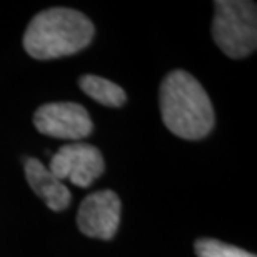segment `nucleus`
Returning <instances> with one entry per match:
<instances>
[{
  "label": "nucleus",
  "mask_w": 257,
  "mask_h": 257,
  "mask_svg": "<svg viewBox=\"0 0 257 257\" xmlns=\"http://www.w3.org/2000/svg\"><path fill=\"white\" fill-rule=\"evenodd\" d=\"M34 125L44 136L62 141H82L92 134V120L85 107L75 102H54L39 107Z\"/></svg>",
  "instance_id": "5"
},
{
  "label": "nucleus",
  "mask_w": 257,
  "mask_h": 257,
  "mask_svg": "<svg viewBox=\"0 0 257 257\" xmlns=\"http://www.w3.org/2000/svg\"><path fill=\"white\" fill-rule=\"evenodd\" d=\"M79 85L90 99H94L95 102L107 107H120L124 105L127 99L125 92L120 85L104 79V77H97L90 74L82 75L79 79Z\"/></svg>",
  "instance_id": "8"
},
{
  "label": "nucleus",
  "mask_w": 257,
  "mask_h": 257,
  "mask_svg": "<svg viewBox=\"0 0 257 257\" xmlns=\"http://www.w3.org/2000/svg\"><path fill=\"white\" fill-rule=\"evenodd\" d=\"M194 250L197 257H255L247 250L235 247V245L224 244L215 239H199L195 240Z\"/></svg>",
  "instance_id": "9"
},
{
  "label": "nucleus",
  "mask_w": 257,
  "mask_h": 257,
  "mask_svg": "<svg viewBox=\"0 0 257 257\" xmlns=\"http://www.w3.org/2000/svg\"><path fill=\"white\" fill-rule=\"evenodd\" d=\"M94 37V25L82 12L54 7L37 14L24 34V49L37 60H52L84 50Z\"/></svg>",
  "instance_id": "2"
},
{
  "label": "nucleus",
  "mask_w": 257,
  "mask_h": 257,
  "mask_svg": "<svg viewBox=\"0 0 257 257\" xmlns=\"http://www.w3.org/2000/svg\"><path fill=\"white\" fill-rule=\"evenodd\" d=\"M24 167L32 191L44 200L49 209L60 212L69 207L72 194L65 184L49 171V167H45L39 159L34 157H29Z\"/></svg>",
  "instance_id": "7"
},
{
  "label": "nucleus",
  "mask_w": 257,
  "mask_h": 257,
  "mask_svg": "<svg viewBox=\"0 0 257 257\" xmlns=\"http://www.w3.org/2000/svg\"><path fill=\"white\" fill-rule=\"evenodd\" d=\"M161 114L174 136L200 141L214 127V109L204 87L186 70H174L159 92Z\"/></svg>",
  "instance_id": "1"
},
{
  "label": "nucleus",
  "mask_w": 257,
  "mask_h": 257,
  "mask_svg": "<svg viewBox=\"0 0 257 257\" xmlns=\"http://www.w3.org/2000/svg\"><path fill=\"white\" fill-rule=\"evenodd\" d=\"M104 157L90 144L74 142L62 146L50 159L49 171L60 181H70L79 187H89L104 174Z\"/></svg>",
  "instance_id": "4"
},
{
  "label": "nucleus",
  "mask_w": 257,
  "mask_h": 257,
  "mask_svg": "<svg viewBox=\"0 0 257 257\" xmlns=\"http://www.w3.org/2000/svg\"><path fill=\"white\" fill-rule=\"evenodd\" d=\"M120 222V199L114 191H99L82 200L77 212V225L87 237L109 240Z\"/></svg>",
  "instance_id": "6"
},
{
  "label": "nucleus",
  "mask_w": 257,
  "mask_h": 257,
  "mask_svg": "<svg viewBox=\"0 0 257 257\" xmlns=\"http://www.w3.org/2000/svg\"><path fill=\"white\" fill-rule=\"evenodd\" d=\"M212 37L230 59L247 57L257 45V9L247 0H217Z\"/></svg>",
  "instance_id": "3"
}]
</instances>
